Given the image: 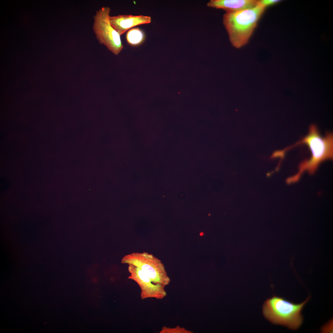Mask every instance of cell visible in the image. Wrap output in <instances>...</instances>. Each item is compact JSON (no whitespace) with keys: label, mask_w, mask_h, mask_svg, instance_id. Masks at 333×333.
I'll use <instances>...</instances> for the list:
<instances>
[{"label":"cell","mask_w":333,"mask_h":333,"mask_svg":"<svg viewBox=\"0 0 333 333\" xmlns=\"http://www.w3.org/2000/svg\"><path fill=\"white\" fill-rule=\"evenodd\" d=\"M301 144H305L308 146L311 156L309 159L305 160L300 164L296 174L287 179L286 182L288 184L297 182L305 171L310 174H313L321 163L333 159V135L331 133L327 132L325 136L322 137L317 126L312 124L310 127L307 135L293 145L281 150V153L285 155L287 150Z\"/></svg>","instance_id":"cell-1"},{"label":"cell","mask_w":333,"mask_h":333,"mask_svg":"<svg viewBox=\"0 0 333 333\" xmlns=\"http://www.w3.org/2000/svg\"><path fill=\"white\" fill-rule=\"evenodd\" d=\"M265 9L258 3L250 9L224 14L223 24L233 47L239 48L247 43Z\"/></svg>","instance_id":"cell-2"},{"label":"cell","mask_w":333,"mask_h":333,"mask_svg":"<svg viewBox=\"0 0 333 333\" xmlns=\"http://www.w3.org/2000/svg\"><path fill=\"white\" fill-rule=\"evenodd\" d=\"M309 298L308 297L303 302L295 304L282 298L274 296L264 302L262 313L264 317L273 324L296 330L302 323L301 311Z\"/></svg>","instance_id":"cell-3"},{"label":"cell","mask_w":333,"mask_h":333,"mask_svg":"<svg viewBox=\"0 0 333 333\" xmlns=\"http://www.w3.org/2000/svg\"><path fill=\"white\" fill-rule=\"evenodd\" d=\"M121 263L137 266L154 284L165 287L170 282V278L163 264L152 254L146 252H133L124 256L121 260Z\"/></svg>","instance_id":"cell-4"},{"label":"cell","mask_w":333,"mask_h":333,"mask_svg":"<svg viewBox=\"0 0 333 333\" xmlns=\"http://www.w3.org/2000/svg\"><path fill=\"white\" fill-rule=\"evenodd\" d=\"M110 11L109 6L102 7L96 11L93 16L92 29L99 43L117 55L123 49V46L121 35L110 24Z\"/></svg>","instance_id":"cell-5"},{"label":"cell","mask_w":333,"mask_h":333,"mask_svg":"<svg viewBox=\"0 0 333 333\" xmlns=\"http://www.w3.org/2000/svg\"><path fill=\"white\" fill-rule=\"evenodd\" d=\"M128 265L130 275L128 278L134 281L139 286L142 300L151 298L162 299L166 296L165 287L154 284L149 277L137 266L131 264Z\"/></svg>","instance_id":"cell-6"},{"label":"cell","mask_w":333,"mask_h":333,"mask_svg":"<svg viewBox=\"0 0 333 333\" xmlns=\"http://www.w3.org/2000/svg\"><path fill=\"white\" fill-rule=\"evenodd\" d=\"M109 20L112 27L121 35L134 27L150 23L151 18L143 15L123 14L110 16Z\"/></svg>","instance_id":"cell-7"},{"label":"cell","mask_w":333,"mask_h":333,"mask_svg":"<svg viewBox=\"0 0 333 333\" xmlns=\"http://www.w3.org/2000/svg\"><path fill=\"white\" fill-rule=\"evenodd\" d=\"M258 3V0H211L207 6L224 10L226 12H232L253 8Z\"/></svg>","instance_id":"cell-8"},{"label":"cell","mask_w":333,"mask_h":333,"mask_svg":"<svg viewBox=\"0 0 333 333\" xmlns=\"http://www.w3.org/2000/svg\"><path fill=\"white\" fill-rule=\"evenodd\" d=\"M145 35L143 31L138 28L130 29L127 32L126 39L127 42L131 45L140 44L144 41Z\"/></svg>","instance_id":"cell-9"},{"label":"cell","mask_w":333,"mask_h":333,"mask_svg":"<svg viewBox=\"0 0 333 333\" xmlns=\"http://www.w3.org/2000/svg\"><path fill=\"white\" fill-rule=\"evenodd\" d=\"M160 333H193V332L183 327L177 326L175 327H163Z\"/></svg>","instance_id":"cell-10"},{"label":"cell","mask_w":333,"mask_h":333,"mask_svg":"<svg viewBox=\"0 0 333 333\" xmlns=\"http://www.w3.org/2000/svg\"><path fill=\"white\" fill-rule=\"evenodd\" d=\"M278 0H258V3L264 8L279 2Z\"/></svg>","instance_id":"cell-11"}]
</instances>
